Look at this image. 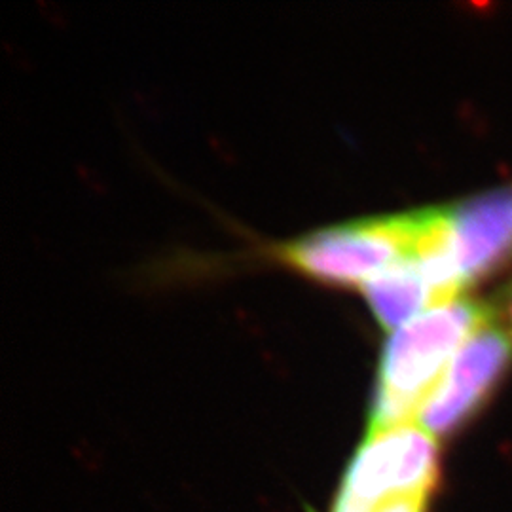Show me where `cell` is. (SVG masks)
Listing matches in <instances>:
<instances>
[{
  "instance_id": "cell-1",
  "label": "cell",
  "mask_w": 512,
  "mask_h": 512,
  "mask_svg": "<svg viewBox=\"0 0 512 512\" xmlns=\"http://www.w3.org/2000/svg\"><path fill=\"white\" fill-rule=\"evenodd\" d=\"M492 319L488 306L454 300L393 332L380 359L370 431L418 420L456 353Z\"/></svg>"
},
{
  "instance_id": "cell-2",
  "label": "cell",
  "mask_w": 512,
  "mask_h": 512,
  "mask_svg": "<svg viewBox=\"0 0 512 512\" xmlns=\"http://www.w3.org/2000/svg\"><path fill=\"white\" fill-rule=\"evenodd\" d=\"M440 484V450L420 425L370 431L349 461L332 512H393L431 501Z\"/></svg>"
},
{
  "instance_id": "cell-3",
  "label": "cell",
  "mask_w": 512,
  "mask_h": 512,
  "mask_svg": "<svg viewBox=\"0 0 512 512\" xmlns=\"http://www.w3.org/2000/svg\"><path fill=\"white\" fill-rule=\"evenodd\" d=\"M423 211L353 220L311 232L275 249L277 260L332 287H357L414 255Z\"/></svg>"
},
{
  "instance_id": "cell-4",
  "label": "cell",
  "mask_w": 512,
  "mask_h": 512,
  "mask_svg": "<svg viewBox=\"0 0 512 512\" xmlns=\"http://www.w3.org/2000/svg\"><path fill=\"white\" fill-rule=\"evenodd\" d=\"M512 363V334L494 319L463 344L421 408L418 423L433 437L456 433L492 397Z\"/></svg>"
},
{
  "instance_id": "cell-5",
  "label": "cell",
  "mask_w": 512,
  "mask_h": 512,
  "mask_svg": "<svg viewBox=\"0 0 512 512\" xmlns=\"http://www.w3.org/2000/svg\"><path fill=\"white\" fill-rule=\"evenodd\" d=\"M450 239L467 285L495 272L512 256V190H495L448 209Z\"/></svg>"
},
{
  "instance_id": "cell-6",
  "label": "cell",
  "mask_w": 512,
  "mask_h": 512,
  "mask_svg": "<svg viewBox=\"0 0 512 512\" xmlns=\"http://www.w3.org/2000/svg\"><path fill=\"white\" fill-rule=\"evenodd\" d=\"M363 293L385 329L404 327L423 308H439V294L423 272L420 262L408 256L384 274L363 285Z\"/></svg>"
},
{
  "instance_id": "cell-7",
  "label": "cell",
  "mask_w": 512,
  "mask_h": 512,
  "mask_svg": "<svg viewBox=\"0 0 512 512\" xmlns=\"http://www.w3.org/2000/svg\"><path fill=\"white\" fill-rule=\"evenodd\" d=\"M501 315L507 321L512 334V285L507 289V293L503 294V298H501Z\"/></svg>"
}]
</instances>
